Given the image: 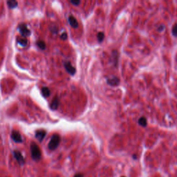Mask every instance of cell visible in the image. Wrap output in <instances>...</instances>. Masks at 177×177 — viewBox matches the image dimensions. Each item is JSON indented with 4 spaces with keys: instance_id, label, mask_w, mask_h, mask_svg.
<instances>
[{
    "instance_id": "cell-1",
    "label": "cell",
    "mask_w": 177,
    "mask_h": 177,
    "mask_svg": "<svg viewBox=\"0 0 177 177\" xmlns=\"http://www.w3.org/2000/svg\"><path fill=\"white\" fill-rule=\"evenodd\" d=\"M30 152H31L32 158L34 161H39L41 158V151L36 143H31V145H30Z\"/></svg>"
},
{
    "instance_id": "cell-2",
    "label": "cell",
    "mask_w": 177,
    "mask_h": 177,
    "mask_svg": "<svg viewBox=\"0 0 177 177\" xmlns=\"http://www.w3.org/2000/svg\"><path fill=\"white\" fill-rule=\"evenodd\" d=\"M60 136L58 134H53L51 136V140H50L49 145L48 147L50 150H55L57 147H58V145H60Z\"/></svg>"
},
{
    "instance_id": "cell-3",
    "label": "cell",
    "mask_w": 177,
    "mask_h": 177,
    "mask_svg": "<svg viewBox=\"0 0 177 177\" xmlns=\"http://www.w3.org/2000/svg\"><path fill=\"white\" fill-rule=\"evenodd\" d=\"M18 30L24 38H27L30 36V30L28 29L27 24H20L18 26Z\"/></svg>"
},
{
    "instance_id": "cell-4",
    "label": "cell",
    "mask_w": 177,
    "mask_h": 177,
    "mask_svg": "<svg viewBox=\"0 0 177 177\" xmlns=\"http://www.w3.org/2000/svg\"><path fill=\"white\" fill-rule=\"evenodd\" d=\"M13 156L15 158V160L17 161V163H18L19 165H24V163H25L24 158L22 154H21L20 152H19V151H17V150H15V151H13Z\"/></svg>"
},
{
    "instance_id": "cell-5",
    "label": "cell",
    "mask_w": 177,
    "mask_h": 177,
    "mask_svg": "<svg viewBox=\"0 0 177 177\" xmlns=\"http://www.w3.org/2000/svg\"><path fill=\"white\" fill-rule=\"evenodd\" d=\"M64 67L65 69L67 70V71L70 74V75L73 76L76 74V69L72 66L71 63L70 62H65L64 63Z\"/></svg>"
},
{
    "instance_id": "cell-6",
    "label": "cell",
    "mask_w": 177,
    "mask_h": 177,
    "mask_svg": "<svg viewBox=\"0 0 177 177\" xmlns=\"http://www.w3.org/2000/svg\"><path fill=\"white\" fill-rule=\"evenodd\" d=\"M107 83L109 85H110V86H117V85H118L120 84V79L118 77H116V76L111 78H108L107 79Z\"/></svg>"
},
{
    "instance_id": "cell-7",
    "label": "cell",
    "mask_w": 177,
    "mask_h": 177,
    "mask_svg": "<svg viewBox=\"0 0 177 177\" xmlns=\"http://www.w3.org/2000/svg\"><path fill=\"white\" fill-rule=\"evenodd\" d=\"M11 138L15 143H22V138H21V134L18 132H17V131H13L11 134Z\"/></svg>"
},
{
    "instance_id": "cell-8",
    "label": "cell",
    "mask_w": 177,
    "mask_h": 177,
    "mask_svg": "<svg viewBox=\"0 0 177 177\" xmlns=\"http://www.w3.org/2000/svg\"><path fill=\"white\" fill-rule=\"evenodd\" d=\"M46 134H47V132H46V131L43 130H38L36 132V138L39 141L41 142L43 141V139L44 138Z\"/></svg>"
},
{
    "instance_id": "cell-9",
    "label": "cell",
    "mask_w": 177,
    "mask_h": 177,
    "mask_svg": "<svg viewBox=\"0 0 177 177\" xmlns=\"http://www.w3.org/2000/svg\"><path fill=\"white\" fill-rule=\"evenodd\" d=\"M68 21H69V24L71 25V27H73V28H77L78 27V22L77 21V19H76L75 17H74L73 15H70L69 17V19H68Z\"/></svg>"
},
{
    "instance_id": "cell-10",
    "label": "cell",
    "mask_w": 177,
    "mask_h": 177,
    "mask_svg": "<svg viewBox=\"0 0 177 177\" xmlns=\"http://www.w3.org/2000/svg\"><path fill=\"white\" fill-rule=\"evenodd\" d=\"M59 99L58 97L54 98V99L52 100L51 104H50V107L52 109V110H56L58 108L59 106Z\"/></svg>"
},
{
    "instance_id": "cell-11",
    "label": "cell",
    "mask_w": 177,
    "mask_h": 177,
    "mask_svg": "<svg viewBox=\"0 0 177 177\" xmlns=\"http://www.w3.org/2000/svg\"><path fill=\"white\" fill-rule=\"evenodd\" d=\"M41 91V94H42L44 97L45 98L49 97L50 96V93H51V91H50V89L47 87H42Z\"/></svg>"
},
{
    "instance_id": "cell-12",
    "label": "cell",
    "mask_w": 177,
    "mask_h": 177,
    "mask_svg": "<svg viewBox=\"0 0 177 177\" xmlns=\"http://www.w3.org/2000/svg\"><path fill=\"white\" fill-rule=\"evenodd\" d=\"M7 4L8 7L13 9V8H15L17 7V5H18V2L17 1H15V0H10V1H7Z\"/></svg>"
},
{
    "instance_id": "cell-13",
    "label": "cell",
    "mask_w": 177,
    "mask_h": 177,
    "mask_svg": "<svg viewBox=\"0 0 177 177\" xmlns=\"http://www.w3.org/2000/svg\"><path fill=\"white\" fill-rule=\"evenodd\" d=\"M17 43L21 47H26L28 44V41L26 38H18Z\"/></svg>"
},
{
    "instance_id": "cell-14",
    "label": "cell",
    "mask_w": 177,
    "mask_h": 177,
    "mask_svg": "<svg viewBox=\"0 0 177 177\" xmlns=\"http://www.w3.org/2000/svg\"><path fill=\"white\" fill-rule=\"evenodd\" d=\"M138 124L140 125L143 127H145L147 126V120L145 117H141L138 119Z\"/></svg>"
},
{
    "instance_id": "cell-15",
    "label": "cell",
    "mask_w": 177,
    "mask_h": 177,
    "mask_svg": "<svg viewBox=\"0 0 177 177\" xmlns=\"http://www.w3.org/2000/svg\"><path fill=\"white\" fill-rule=\"evenodd\" d=\"M36 44L41 50H44L46 49V44H45L44 41H43L41 40H39L36 42Z\"/></svg>"
},
{
    "instance_id": "cell-16",
    "label": "cell",
    "mask_w": 177,
    "mask_h": 177,
    "mask_svg": "<svg viewBox=\"0 0 177 177\" xmlns=\"http://www.w3.org/2000/svg\"><path fill=\"white\" fill-rule=\"evenodd\" d=\"M104 39V34L103 32H98L97 34V40L99 42H102Z\"/></svg>"
},
{
    "instance_id": "cell-17",
    "label": "cell",
    "mask_w": 177,
    "mask_h": 177,
    "mask_svg": "<svg viewBox=\"0 0 177 177\" xmlns=\"http://www.w3.org/2000/svg\"><path fill=\"white\" fill-rule=\"evenodd\" d=\"M172 33L174 36L177 37V24H176L175 25H174V27L172 28Z\"/></svg>"
},
{
    "instance_id": "cell-18",
    "label": "cell",
    "mask_w": 177,
    "mask_h": 177,
    "mask_svg": "<svg viewBox=\"0 0 177 177\" xmlns=\"http://www.w3.org/2000/svg\"><path fill=\"white\" fill-rule=\"evenodd\" d=\"M67 37H68V36H67V33L64 32V33H63L62 35H61L60 38L62 39V40H66L67 39Z\"/></svg>"
},
{
    "instance_id": "cell-19",
    "label": "cell",
    "mask_w": 177,
    "mask_h": 177,
    "mask_svg": "<svg viewBox=\"0 0 177 177\" xmlns=\"http://www.w3.org/2000/svg\"><path fill=\"white\" fill-rule=\"evenodd\" d=\"M70 2L74 6H78L80 4V1L79 0H75V1H70Z\"/></svg>"
},
{
    "instance_id": "cell-20",
    "label": "cell",
    "mask_w": 177,
    "mask_h": 177,
    "mask_svg": "<svg viewBox=\"0 0 177 177\" xmlns=\"http://www.w3.org/2000/svg\"><path fill=\"white\" fill-rule=\"evenodd\" d=\"M164 29H165V26H164L163 24H161L159 27H158V32H162L164 30Z\"/></svg>"
},
{
    "instance_id": "cell-21",
    "label": "cell",
    "mask_w": 177,
    "mask_h": 177,
    "mask_svg": "<svg viewBox=\"0 0 177 177\" xmlns=\"http://www.w3.org/2000/svg\"><path fill=\"white\" fill-rule=\"evenodd\" d=\"M73 177H83V175L82 174H76Z\"/></svg>"
},
{
    "instance_id": "cell-22",
    "label": "cell",
    "mask_w": 177,
    "mask_h": 177,
    "mask_svg": "<svg viewBox=\"0 0 177 177\" xmlns=\"http://www.w3.org/2000/svg\"><path fill=\"white\" fill-rule=\"evenodd\" d=\"M122 177H124V176H122Z\"/></svg>"
}]
</instances>
